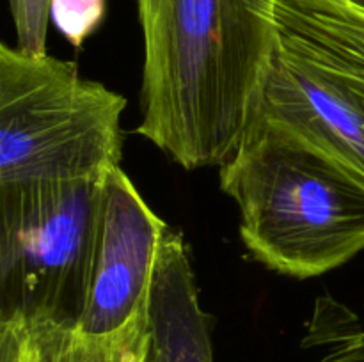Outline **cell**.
I'll use <instances>...</instances> for the list:
<instances>
[{
	"mask_svg": "<svg viewBox=\"0 0 364 362\" xmlns=\"http://www.w3.org/2000/svg\"><path fill=\"white\" fill-rule=\"evenodd\" d=\"M144 41L141 123L187 170L220 167L262 105L277 53L274 0H135Z\"/></svg>",
	"mask_w": 364,
	"mask_h": 362,
	"instance_id": "cell-1",
	"label": "cell"
},
{
	"mask_svg": "<svg viewBox=\"0 0 364 362\" xmlns=\"http://www.w3.org/2000/svg\"><path fill=\"white\" fill-rule=\"evenodd\" d=\"M252 258L295 279L322 275L364 251V176L258 112L220 165Z\"/></svg>",
	"mask_w": 364,
	"mask_h": 362,
	"instance_id": "cell-2",
	"label": "cell"
},
{
	"mask_svg": "<svg viewBox=\"0 0 364 362\" xmlns=\"http://www.w3.org/2000/svg\"><path fill=\"white\" fill-rule=\"evenodd\" d=\"M127 99L70 60L0 45V188L100 181L119 167Z\"/></svg>",
	"mask_w": 364,
	"mask_h": 362,
	"instance_id": "cell-3",
	"label": "cell"
},
{
	"mask_svg": "<svg viewBox=\"0 0 364 362\" xmlns=\"http://www.w3.org/2000/svg\"><path fill=\"white\" fill-rule=\"evenodd\" d=\"M98 181L0 188V319L77 327Z\"/></svg>",
	"mask_w": 364,
	"mask_h": 362,
	"instance_id": "cell-4",
	"label": "cell"
},
{
	"mask_svg": "<svg viewBox=\"0 0 364 362\" xmlns=\"http://www.w3.org/2000/svg\"><path fill=\"white\" fill-rule=\"evenodd\" d=\"M169 227L116 167L96 187L85 268V295L77 329L109 334L148 302L153 268Z\"/></svg>",
	"mask_w": 364,
	"mask_h": 362,
	"instance_id": "cell-5",
	"label": "cell"
},
{
	"mask_svg": "<svg viewBox=\"0 0 364 362\" xmlns=\"http://www.w3.org/2000/svg\"><path fill=\"white\" fill-rule=\"evenodd\" d=\"M258 112L364 176V89L277 46Z\"/></svg>",
	"mask_w": 364,
	"mask_h": 362,
	"instance_id": "cell-6",
	"label": "cell"
},
{
	"mask_svg": "<svg viewBox=\"0 0 364 362\" xmlns=\"http://www.w3.org/2000/svg\"><path fill=\"white\" fill-rule=\"evenodd\" d=\"M146 362H213L212 319L199 304L183 236L169 229L160 245L148 291Z\"/></svg>",
	"mask_w": 364,
	"mask_h": 362,
	"instance_id": "cell-7",
	"label": "cell"
},
{
	"mask_svg": "<svg viewBox=\"0 0 364 362\" xmlns=\"http://www.w3.org/2000/svg\"><path fill=\"white\" fill-rule=\"evenodd\" d=\"M148 304V302H146ZM146 304L109 334L34 316L0 319V362H146L149 325Z\"/></svg>",
	"mask_w": 364,
	"mask_h": 362,
	"instance_id": "cell-8",
	"label": "cell"
},
{
	"mask_svg": "<svg viewBox=\"0 0 364 362\" xmlns=\"http://www.w3.org/2000/svg\"><path fill=\"white\" fill-rule=\"evenodd\" d=\"M277 46L340 71L364 89V6L352 0H274Z\"/></svg>",
	"mask_w": 364,
	"mask_h": 362,
	"instance_id": "cell-9",
	"label": "cell"
},
{
	"mask_svg": "<svg viewBox=\"0 0 364 362\" xmlns=\"http://www.w3.org/2000/svg\"><path fill=\"white\" fill-rule=\"evenodd\" d=\"M105 9L107 0H50V20L78 48L102 25Z\"/></svg>",
	"mask_w": 364,
	"mask_h": 362,
	"instance_id": "cell-10",
	"label": "cell"
},
{
	"mask_svg": "<svg viewBox=\"0 0 364 362\" xmlns=\"http://www.w3.org/2000/svg\"><path fill=\"white\" fill-rule=\"evenodd\" d=\"M16 31V48L28 55L46 53L50 0H7Z\"/></svg>",
	"mask_w": 364,
	"mask_h": 362,
	"instance_id": "cell-11",
	"label": "cell"
},
{
	"mask_svg": "<svg viewBox=\"0 0 364 362\" xmlns=\"http://www.w3.org/2000/svg\"><path fill=\"white\" fill-rule=\"evenodd\" d=\"M333 348L318 362H364V330L355 323L338 330Z\"/></svg>",
	"mask_w": 364,
	"mask_h": 362,
	"instance_id": "cell-12",
	"label": "cell"
},
{
	"mask_svg": "<svg viewBox=\"0 0 364 362\" xmlns=\"http://www.w3.org/2000/svg\"><path fill=\"white\" fill-rule=\"evenodd\" d=\"M352 2H355V4H361V6H364V0H352Z\"/></svg>",
	"mask_w": 364,
	"mask_h": 362,
	"instance_id": "cell-13",
	"label": "cell"
}]
</instances>
